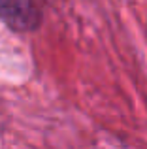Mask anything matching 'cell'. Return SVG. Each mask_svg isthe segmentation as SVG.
I'll return each instance as SVG.
<instances>
[{"label":"cell","instance_id":"cell-1","mask_svg":"<svg viewBox=\"0 0 147 149\" xmlns=\"http://www.w3.org/2000/svg\"><path fill=\"white\" fill-rule=\"evenodd\" d=\"M0 21L15 32H32L42 23L36 0H0Z\"/></svg>","mask_w":147,"mask_h":149}]
</instances>
